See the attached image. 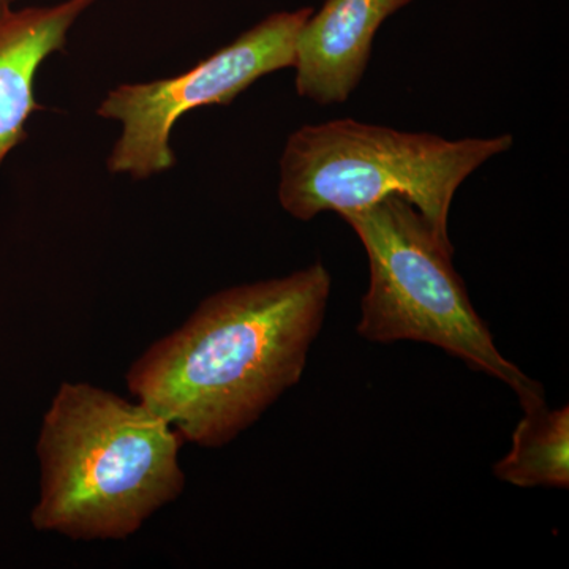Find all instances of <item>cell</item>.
Instances as JSON below:
<instances>
[{"mask_svg":"<svg viewBox=\"0 0 569 569\" xmlns=\"http://www.w3.org/2000/svg\"><path fill=\"white\" fill-rule=\"evenodd\" d=\"M321 263L206 298L133 362L127 387L182 441L220 448L299 383L326 316Z\"/></svg>","mask_w":569,"mask_h":569,"instance_id":"cell-1","label":"cell"},{"mask_svg":"<svg viewBox=\"0 0 569 569\" xmlns=\"http://www.w3.org/2000/svg\"><path fill=\"white\" fill-rule=\"evenodd\" d=\"M182 438L140 400L63 383L41 422L32 526L71 539H123L181 496Z\"/></svg>","mask_w":569,"mask_h":569,"instance_id":"cell-2","label":"cell"},{"mask_svg":"<svg viewBox=\"0 0 569 569\" xmlns=\"http://www.w3.org/2000/svg\"><path fill=\"white\" fill-rule=\"evenodd\" d=\"M512 134L445 140L355 119L305 126L280 159L279 201L295 219L361 211L388 197L413 204L441 241L452 198L482 163L507 152Z\"/></svg>","mask_w":569,"mask_h":569,"instance_id":"cell-3","label":"cell"},{"mask_svg":"<svg viewBox=\"0 0 569 569\" xmlns=\"http://www.w3.org/2000/svg\"><path fill=\"white\" fill-rule=\"evenodd\" d=\"M340 217L353 228L369 258L359 336L378 343H430L503 381L526 413L546 406L545 389L501 356L488 325L471 306L466 283L452 266V244L438 238L413 204L388 197Z\"/></svg>","mask_w":569,"mask_h":569,"instance_id":"cell-4","label":"cell"},{"mask_svg":"<svg viewBox=\"0 0 569 569\" xmlns=\"http://www.w3.org/2000/svg\"><path fill=\"white\" fill-rule=\"evenodd\" d=\"M312 13L306 7L269 14L179 77L112 89L97 110L100 118L122 123L108 170L133 179L171 170V132L179 118L197 108L230 104L266 74L293 67L296 40Z\"/></svg>","mask_w":569,"mask_h":569,"instance_id":"cell-5","label":"cell"},{"mask_svg":"<svg viewBox=\"0 0 569 569\" xmlns=\"http://www.w3.org/2000/svg\"><path fill=\"white\" fill-rule=\"evenodd\" d=\"M413 0H326L296 40V91L321 107L347 102L358 88L378 29Z\"/></svg>","mask_w":569,"mask_h":569,"instance_id":"cell-6","label":"cell"},{"mask_svg":"<svg viewBox=\"0 0 569 569\" xmlns=\"http://www.w3.org/2000/svg\"><path fill=\"white\" fill-rule=\"evenodd\" d=\"M97 0H63L48 7H26L0 17V167L28 140L26 122L41 104L33 81L52 52L63 51L74 22Z\"/></svg>","mask_w":569,"mask_h":569,"instance_id":"cell-7","label":"cell"},{"mask_svg":"<svg viewBox=\"0 0 569 569\" xmlns=\"http://www.w3.org/2000/svg\"><path fill=\"white\" fill-rule=\"evenodd\" d=\"M493 473L518 488L568 489V407L527 411L512 433L511 449L498 460Z\"/></svg>","mask_w":569,"mask_h":569,"instance_id":"cell-8","label":"cell"},{"mask_svg":"<svg viewBox=\"0 0 569 569\" xmlns=\"http://www.w3.org/2000/svg\"><path fill=\"white\" fill-rule=\"evenodd\" d=\"M13 2L14 0H0V17L13 10Z\"/></svg>","mask_w":569,"mask_h":569,"instance_id":"cell-9","label":"cell"}]
</instances>
